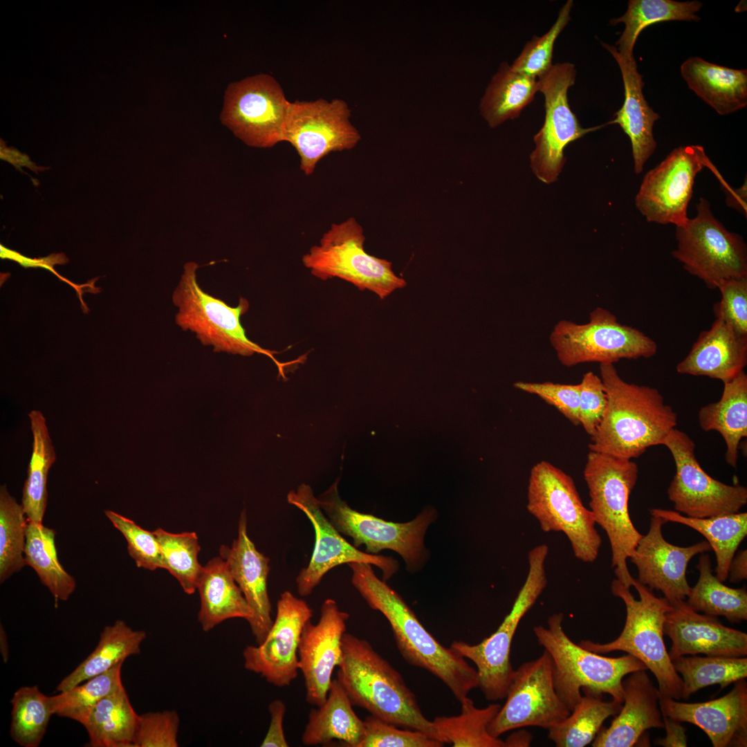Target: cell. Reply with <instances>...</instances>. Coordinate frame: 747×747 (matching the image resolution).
Wrapping results in <instances>:
<instances>
[{"mask_svg": "<svg viewBox=\"0 0 747 747\" xmlns=\"http://www.w3.org/2000/svg\"><path fill=\"white\" fill-rule=\"evenodd\" d=\"M153 533L160 545L164 569L178 581L185 593L193 594L203 569L198 560V535L195 532L172 533L161 528Z\"/></svg>", "mask_w": 747, "mask_h": 747, "instance_id": "obj_48", "label": "cell"}, {"mask_svg": "<svg viewBox=\"0 0 747 747\" xmlns=\"http://www.w3.org/2000/svg\"><path fill=\"white\" fill-rule=\"evenodd\" d=\"M365 241L362 226L354 217H349L332 223L319 244L303 255L302 264L321 280L338 277L384 299L404 288L406 282L394 273L391 262L366 252Z\"/></svg>", "mask_w": 747, "mask_h": 747, "instance_id": "obj_9", "label": "cell"}, {"mask_svg": "<svg viewBox=\"0 0 747 747\" xmlns=\"http://www.w3.org/2000/svg\"><path fill=\"white\" fill-rule=\"evenodd\" d=\"M506 698L488 726L495 737L528 726L548 730L571 712L555 691L551 658L544 649L537 658L523 663L515 670Z\"/></svg>", "mask_w": 747, "mask_h": 747, "instance_id": "obj_18", "label": "cell"}, {"mask_svg": "<svg viewBox=\"0 0 747 747\" xmlns=\"http://www.w3.org/2000/svg\"><path fill=\"white\" fill-rule=\"evenodd\" d=\"M573 1L568 0L560 8L558 17L551 28L541 37L533 36L524 46L519 56L510 65L513 71L538 79L546 74L552 64L555 42L571 19Z\"/></svg>", "mask_w": 747, "mask_h": 747, "instance_id": "obj_49", "label": "cell"}, {"mask_svg": "<svg viewBox=\"0 0 747 747\" xmlns=\"http://www.w3.org/2000/svg\"><path fill=\"white\" fill-rule=\"evenodd\" d=\"M670 606L663 625V634L672 641L668 652L670 658L698 654L747 656L746 633L723 625L717 616L695 611L685 600Z\"/></svg>", "mask_w": 747, "mask_h": 747, "instance_id": "obj_24", "label": "cell"}, {"mask_svg": "<svg viewBox=\"0 0 747 747\" xmlns=\"http://www.w3.org/2000/svg\"><path fill=\"white\" fill-rule=\"evenodd\" d=\"M614 57L619 66L624 84L625 98L621 108L614 119L606 124H617L629 138L634 159V172L640 174L649 158L656 149L653 126L660 116L648 104L643 93L644 82L638 71L634 56L620 55L615 46L601 43Z\"/></svg>", "mask_w": 747, "mask_h": 747, "instance_id": "obj_28", "label": "cell"}, {"mask_svg": "<svg viewBox=\"0 0 747 747\" xmlns=\"http://www.w3.org/2000/svg\"><path fill=\"white\" fill-rule=\"evenodd\" d=\"M349 614L337 602L326 599L317 623L308 620L302 631L298 648L299 669L306 688V701L320 706L326 699L335 667L342 656V640Z\"/></svg>", "mask_w": 747, "mask_h": 747, "instance_id": "obj_22", "label": "cell"}, {"mask_svg": "<svg viewBox=\"0 0 747 747\" xmlns=\"http://www.w3.org/2000/svg\"><path fill=\"white\" fill-rule=\"evenodd\" d=\"M28 519L22 505L0 488V582L26 566L24 558Z\"/></svg>", "mask_w": 747, "mask_h": 747, "instance_id": "obj_47", "label": "cell"}, {"mask_svg": "<svg viewBox=\"0 0 747 747\" xmlns=\"http://www.w3.org/2000/svg\"><path fill=\"white\" fill-rule=\"evenodd\" d=\"M548 547L545 544L528 554V572L509 614L497 629L481 643L471 645L453 641L450 647L472 661L479 678V688L488 701L506 698L515 670L510 661L512 641L519 622L535 605L547 584L545 569Z\"/></svg>", "mask_w": 747, "mask_h": 747, "instance_id": "obj_8", "label": "cell"}, {"mask_svg": "<svg viewBox=\"0 0 747 747\" xmlns=\"http://www.w3.org/2000/svg\"><path fill=\"white\" fill-rule=\"evenodd\" d=\"M697 569L699 576L688 596V605L697 612L723 616L731 623L746 620V587L734 589L726 586L714 575L710 556L704 553L699 557Z\"/></svg>", "mask_w": 747, "mask_h": 747, "instance_id": "obj_40", "label": "cell"}, {"mask_svg": "<svg viewBox=\"0 0 747 747\" xmlns=\"http://www.w3.org/2000/svg\"><path fill=\"white\" fill-rule=\"evenodd\" d=\"M461 704L460 714L436 717L432 721L442 742L454 747H505L504 741L488 732L490 722L501 707L500 704L478 708L468 697Z\"/></svg>", "mask_w": 747, "mask_h": 747, "instance_id": "obj_43", "label": "cell"}, {"mask_svg": "<svg viewBox=\"0 0 747 747\" xmlns=\"http://www.w3.org/2000/svg\"><path fill=\"white\" fill-rule=\"evenodd\" d=\"M580 385V425L591 436L605 413L607 396L601 378L592 371L583 375Z\"/></svg>", "mask_w": 747, "mask_h": 747, "instance_id": "obj_55", "label": "cell"}, {"mask_svg": "<svg viewBox=\"0 0 747 747\" xmlns=\"http://www.w3.org/2000/svg\"><path fill=\"white\" fill-rule=\"evenodd\" d=\"M287 501L306 515L315 532V545L311 560L308 565L301 569L295 580L299 596L311 595L326 573L343 564L363 562L376 566L382 571L384 581L397 571L398 562L395 560L362 552L348 542L324 513L310 486L302 483L296 491L292 490L288 494Z\"/></svg>", "mask_w": 747, "mask_h": 747, "instance_id": "obj_20", "label": "cell"}, {"mask_svg": "<svg viewBox=\"0 0 747 747\" xmlns=\"http://www.w3.org/2000/svg\"><path fill=\"white\" fill-rule=\"evenodd\" d=\"M575 77L574 64L564 62L553 64L537 79L538 91L544 98L545 119L534 136L535 148L530 159L533 172L545 183L557 181L566 162L564 149L569 143L606 124L591 128L580 125L570 108L567 95Z\"/></svg>", "mask_w": 747, "mask_h": 747, "instance_id": "obj_17", "label": "cell"}, {"mask_svg": "<svg viewBox=\"0 0 747 747\" xmlns=\"http://www.w3.org/2000/svg\"><path fill=\"white\" fill-rule=\"evenodd\" d=\"M730 581L739 582L747 578V551L742 550L732 558L728 571Z\"/></svg>", "mask_w": 747, "mask_h": 747, "instance_id": "obj_60", "label": "cell"}, {"mask_svg": "<svg viewBox=\"0 0 747 747\" xmlns=\"http://www.w3.org/2000/svg\"><path fill=\"white\" fill-rule=\"evenodd\" d=\"M717 289L721 299L714 305L715 318L738 335L747 337V277L726 279Z\"/></svg>", "mask_w": 747, "mask_h": 747, "instance_id": "obj_53", "label": "cell"}, {"mask_svg": "<svg viewBox=\"0 0 747 747\" xmlns=\"http://www.w3.org/2000/svg\"><path fill=\"white\" fill-rule=\"evenodd\" d=\"M674 459L676 473L667 489L676 512L694 518L739 513L747 504V488L728 485L706 473L698 462L695 443L684 432L673 429L663 442Z\"/></svg>", "mask_w": 747, "mask_h": 747, "instance_id": "obj_15", "label": "cell"}, {"mask_svg": "<svg viewBox=\"0 0 747 747\" xmlns=\"http://www.w3.org/2000/svg\"><path fill=\"white\" fill-rule=\"evenodd\" d=\"M514 387L521 391L539 396L548 405L555 407L574 425H580V383L571 385L552 382L518 381L514 384Z\"/></svg>", "mask_w": 747, "mask_h": 747, "instance_id": "obj_54", "label": "cell"}, {"mask_svg": "<svg viewBox=\"0 0 747 747\" xmlns=\"http://www.w3.org/2000/svg\"><path fill=\"white\" fill-rule=\"evenodd\" d=\"M138 714L123 688L100 700L84 727L92 747H133Z\"/></svg>", "mask_w": 747, "mask_h": 747, "instance_id": "obj_38", "label": "cell"}, {"mask_svg": "<svg viewBox=\"0 0 747 747\" xmlns=\"http://www.w3.org/2000/svg\"><path fill=\"white\" fill-rule=\"evenodd\" d=\"M583 474L590 510L609 541L616 579L630 589L634 578L627 561L643 536L629 512V496L638 479V467L630 459L589 451Z\"/></svg>", "mask_w": 747, "mask_h": 747, "instance_id": "obj_6", "label": "cell"}, {"mask_svg": "<svg viewBox=\"0 0 747 747\" xmlns=\"http://www.w3.org/2000/svg\"><path fill=\"white\" fill-rule=\"evenodd\" d=\"M0 650L4 663H7L9 657L8 641L6 633L1 624L0 628Z\"/></svg>", "mask_w": 747, "mask_h": 747, "instance_id": "obj_63", "label": "cell"}, {"mask_svg": "<svg viewBox=\"0 0 747 747\" xmlns=\"http://www.w3.org/2000/svg\"><path fill=\"white\" fill-rule=\"evenodd\" d=\"M723 188L727 194L726 202L730 206L739 210L743 213L746 212V186L743 185L740 189L735 190L728 187L723 178L719 179Z\"/></svg>", "mask_w": 747, "mask_h": 747, "instance_id": "obj_61", "label": "cell"}, {"mask_svg": "<svg viewBox=\"0 0 747 747\" xmlns=\"http://www.w3.org/2000/svg\"><path fill=\"white\" fill-rule=\"evenodd\" d=\"M147 634L133 630L125 622L116 620L106 626L100 634L95 649L71 674L58 684L56 690L67 691L90 678L124 663L129 656L140 653V646Z\"/></svg>", "mask_w": 747, "mask_h": 747, "instance_id": "obj_35", "label": "cell"}, {"mask_svg": "<svg viewBox=\"0 0 747 747\" xmlns=\"http://www.w3.org/2000/svg\"><path fill=\"white\" fill-rule=\"evenodd\" d=\"M104 513L126 539L129 554L138 567L150 571L164 569L160 545L153 532L112 510H107Z\"/></svg>", "mask_w": 747, "mask_h": 747, "instance_id": "obj_50", "label": "cell"}, {"mask_svg": "<svg viewBox=\"0 0 747 747\" xmlns=\"http://www.w3.org/2000/svg\"><path fill=\"white\" fill-rule=\"evenodd\" d=\"M313 610L306 601L285 591L277 603V614L262 643L243 650L246 670L260 675L268 683L286 687L298 674V648L303 629Z\"/></svg>", "mask_w": 747, "mask_h": 747, "instance_id": "obj_21", "label": "cell"}, {"mask_svg": "<svg viewBox=\"0 0 747 747\" xmlns=\"http://www.w3.org/2000/svg\"><path fill=\"white\" fill-rule=\"evenodd\" d=\"M549 341L558 360L568 367L586 362L614 364L623 359L649 358L658 351L653 339L620 323L614 314L601 307L590 313L585 324L560 320L553 326Z\"/></svg>", "mask_w": 747, "mask_h": 747, "instance_id": "obj_11", "label": "cell"}, {"mask_svg": "<svg viewBox=\"0 0 747 747\" xmlns=\"http://www.w3.org/2000/svg\"><path fill=\"white\" fill-rule=\"evenodd\" d=\"M219 554L252 610V616L248 622L256 644H260L273 623L267 587L270 559L259 552L250 539L245 510L239 520L237 538L230 547L222 545Z\"/></svg>", "mask_w": 747, "mask_h": 747, "instance_id": "obj_26", "label": "cell"}, {"mask_svg": "<svg viewBox=\"0 0 747 747\" xmlns=\"http://www.w3.org/2000/svg\"><path fill=\"white\" fill-rule=\"evenodd\" d=\"M662 714L679 722L692 723L703 730L714 747L747 746V683H734L724 696L700 703L679 702L661 698Z\"/></svg>", "mask_w": 747, "mask_h": 747, "instance_id": "obj_25", "label": "cell"}, {"mask_svg": "<svg viewBox=\"0 0 747 747\" xmlns=\"http://www.w3.org/2000/svg\"><path fill=\"white\" fill-rule=\"evenodd\" d=\"M564 614L550 616L547 626L533 627L538 644L551 658L555 691L570 711L580 701L581 690L608 694L623 703V678L627 674L647 670L645 664L630 654L620 657L601 656L575 643L564 632Z\"/></svg>", "mask_w": 747, "mask_h": 747, "instance_id": "obj_4", "label": "cell"}, {"mask_svg": "<svg viewBox=\"0 0 747 747\" xmlns=\"http://www.w3.org/2000/svg\"><path fill=\"white\" fill-rule=\"evenodd\" d=\"M1 159L12 164L17 170L21 171V167L26 166L35 172L46 169V167H38L33 163L26 154L19 152L15 148H7L1 145Z\"/></svg>", "mask_w": 747, "mask_h": 747, "instance_id": "obj_59", "label": "cell"}, {"mask_svg": "<svg viewBox=\"0 0 747 747\" xmlns=\"http://www.w3.org/2000/svg\"><path fill=\"white\" fill-rule=\"evenodd\" d=\"M666 735L664 738L655 740V744L665 747H685L688 739L685 730L679 722L669 717L662 714Z\"/></svg>", "mask_w": 747, "mask_h": 747, "instance_id": "obj_58", "label": "cell"}, {"mask_svg": "<svg viewBox=\"0 0 747 747\" xmlns=\"http://www.w3.org/2000/svg\"><path fill=\"white\" fill-rule=\"evenodd\" d=\"M350 117L348 104L341 99L290 102L284 142L296 150L305 175H311L330 153L351 149L358 143L361 136Z\"/></svg>", "mask_w": 747, "mask_h": 747, "instance_id": "obj_16", "label": "cell"}, {"mask_svg": "<svg viewBox=\"0 0 747 747\" xmlns=\"http://www.w3.org/2000/svg\"><path fill=\"white\" fill-rule=\"evenodd\" d=\"M196 589L201 600L198 621L204 631H210L228 619L239 618L248 622L251 619L252 610L220 556L203 566Z\"/></svg>", "mask_w": 747, "mask_h": 747, "instance_id": "obj_31", "label": "cell"}, {"mask_svg": "<svg viewBox=\"0 0 747 747\" xmlns=\"http://www.w3.org/2000/svg\"><path fill=\"white\" fill-rule=\"evenodd\" d=\"M338 667L336 679L353 706L396 726L418 730L441 741L432 721L423 714L401 674L367 640L345 632Z\"/></svg>", "mask_w": 747, "mask_h": 747, "instance_id": "obj_3", "label": "cell"}, {"mask_svg": "<svg viewBox=\"0 0 747 747\" xmlns=\"http://www.w3.org/2000/svg\"><path fill=\"white\" fill-rule=\"evenodd\" d=\"M10 733L12 739L24 747H37L53 714L50 697L37 685L19 688L11 699Z\"/></svg>", "mask_w": 747, "mask_h": 747, "instance_id": "obj_46", "label": "cell"}, {"mask_svg": "<svg viewBox=\"0 0 747 747\" xmlns=\"http://www.w3.org/2000/svg\"><path fill=\"white\" fill-rule=\"evenodd\" d=\"M351 583L368 605L390 624L403 658L439 679L461 703L479 688L477 670L451 647L441 644L421 623L400 596L375 574L371 564H348Z\"/></svg>", "mask_w": 747, "mask_h": 747, "instance_id": "obj_1", "label": "cell"}, {"mask_svg": "<svg viewBox=\"0 0 747 747\" xmlns=\"http://www.w3.org/2000/svg\"><path fill=\"white\" fill-rule=\"evenodd\" d=\"M1 257L2 259H10L18 261L24 267L29 266H42L46 268L48 270L54 272L53 266L56 264H63L68 261V259L65 255L61 254H53L47 257L42 259H31L25 257L15 251L7 249L4 246L1 245Z\"/></svg>", "mask_w": 747, "mask_h": 747, "instance_id": "obj_57", "label": "cell"}, {"mask_svg": "<svg viewBox=\"0 0 747 747\" xmlns=\"http://www.w3.org/2000/svg\"><path fill=\"white\" fill-rule=\"evenodd\" d=\"M28 416L33 440L21 505L28 521L42 523L48 502V474L56 454L43 414L34 409Z\"/></svg>", "mask_w": 747, "mask_h": 747, "instance_id": "obj_39", "label": "cell"}, {"mask_svg": "<svg viewBox=\"0 0 747 747\" xmlns=\"http://www.w3.org/2000/svg\"><path fill=\"white\" fill-rule=\"evenodd\" d=\"M639 595L636 600L616 578L611 585L612 594L620 598L626 608V619L618 638L607 643L581 640L579 645L596 654L622 651L642 661L656 677L661 698L681 699L682 679L674 670L663 640V625L670 604L658 598L647 587L634 579Z\"/></svg>", "mask_w": 747, "mask_h": 747, "instance_id": "obj_5", "label": "cell"}, {"mask_svg": "<svg viewBox=\"0 0 747 747\" xmlns=\"http://www.w3.org/2000/svg\"><path fill=\"white\" fill-rule=\"evenodd\" d=\"M645 671L622 681L624 704L609 727H601L593 747H631L647 730L664 728L660 693Z\"/></svg>", "mask_w": 747, "mask_h": 747, "instance_id": "obj_27", "label": "cell"}, {"mask_svg": "<svg viewBox=\"0 0 747 747\" xmlns=\"http://www.w3.org/2000/svg\"><path fill=\"white\" fill-rule=\"evenodd\" d=\"M55 535V530L42 523L28 521L24 558L55 601H65L75 591L76 582L59 563Z\"/></svg>", "mask_w": 747, "mask_h": 747, "instance_id": "obj_41", "label": "cell"}, {"mask_svg": "<svg viewBox=\"0 0 747 747\" xmlns=\"http://www.w3.org/2000/svg\"><path fill=\"white\" fill-rule=\"evenodd\" d=\"M702 7L699 1L629 0L623 15L611 19L612 26L625 24V29L616 43L618 53L626 57H634V48L640 33L654 24L668 21H699L696 15Z\"/></svg>", "mask_w": 747, "mask_h": 747, "instance_id": "obj_37", "label": "cell"}, {"mask_svg": "<svg viewBox=\"0 0 747 747\" xmlns=\"http://www.w3.org/2000/svg\"><path fill=\"white\" fill-rule=\"evenodd\" d=\"M194 261L186 263L175 288L172 301L178 308L175 322L183 331H190L203 344L212 346L215 352H226L241 356L262 353L275 360V352L263 349L248 339L240 322L249 308V302L240 297L238 305L232 307L223 300L205 293L199 285Z\"/></svg>", "mask_w": 747, "mask_h": 747, "instance_id": "obj_10", "label": "cell"}, {"mask_svg": "<svg viewBox=\"0 0 747 747\" xmlns=\"http://www.w3.org/2000/svg\"><path fill=\"white\" fill-rule=\"evenodd\" d=\"M666 522L652 516L647 534L642 536L629 559L638 569L636 580L652 591H662L671 604L685 600L690 594L686 570L690 560L712 549L707 541L685 547L670 544L662 533Z\"/></svg>", "mask_w": 747, "mask_h": 747, "instance_id": "obj_23", "label": "cell"}, {"mask_svg": "<svg viewBox=\"0 0 747 747\" xmlns=\"http://www.w3.org/2000/svg\"><path fill=\"white\" fill-rule=\"evenodd\" d=\"M223 99L220 120L246 145L270 148L284 142L290 101L272 75L260 73L232 82Z\"/></svg>", "mask_w": 747, "mask_h": 747, "instance_id": "obj_13", "label": "cell"}, {"mask_svg": "<svg viewBox=\"0 0 747 747\" xmlns=\"http://www.w3.org/2000/svg\"><path fill=\"white\" fill-rule=\"evenodd\" d=\"M120 663L71 689L50 697L53 714L85 723L97 703L105 697L124 688Z\"/></svg>", "mask_w": 747, "mask_h": 747, "instance_id": "obj_45", "label": "cell"}, {"mask_svg": "<svg viewBox=\"0 0 747 747\" xmlns=\"http://www.w3.org/2000/svg\"><path fill=\"white\" fill-rule=\"evenodd\" d=\"M723 383L720 399L702 407L698 420L703 431L721 435L726 445V461L736 468L740 442L747 436V375L743 371Z\"/></svg>", "mask_w": 747, "mask_h": 747, "instance_id": "obj_33", "label": "cell"}, {"mask_svg": "<svg viewBox=\"0 0 747 747\" xmlns=\"http://www.w3.org/2000/svg\"><path fill=\"white\" fill-rule=\"evenodd\" d=\"M531 740L532 735L522 730L510 735L504 741L505 747L529 746Z\"/></svg>", "mask_w": 747, "mask_h": 747, "instance_id": "obj_62", "label": "cell"}, {"mask_svg": "<svg viewBox=\"0 0 747 747\" xmlns=\"http://www.w3.org/2000/svg\"><path fill=\"white\" fill-rule=\"evenodd\" d=\"M179 716L176 710L138 715L133 747H177Z\"/></svg>", "mask_w": 747, "mask_h": 747, "instance_id": "obj_52", "label": "cell"}, {"mask_svg": "<svg viewBox=\"0 0 747 747\" xmlns=\"http://www.w3.org/2000/svg\"><path fill=\"white\" fill-rule=\"evenodd\" d=\"M697 214L676 225V248L672 256L690 275L710 289L728 279L747 277V248L714 216L709 202L700 198Z\"/></svg>", "mask_w": 747, "mask_h": 747, "instance_id": "obj_12", "label": "cell"}, {"mask_svg": "<svg viewBox=\"0 0 747 747\" xmlns=\"http://www.w3.org/2000/svg\"><path fill=\"white\" fill-rule=\"evenodd\" d=\"M705 167L717 172L702 146L675 148L645 175L635 198L637 209L649 222L683 223L696 176Z\"/></svg>", "mask_w": 747, "mask_h": 747, "instance_id": "obj_19", "label": "cell"}, {"mask_svg": "<svg viewBox=\"0 0 747 747\" xmlns=\"http://www.w3.org/2000/svg\"><path fill=\"white\" fill-rule=\"evenodd\" d=\"M682 679L681 699H687L697 691L712 685L721 690L747 677V658L718 656H681L671 658Z\"/></svg>", "mask_w": 747, "mask_h": 747, "instance_id": "obj_44", "label": "cell"}, {"mask_svg": "<svg viewBox=\"0 0 747 747\" xmlns=\"http://www.w3.org/2000/svg\"><path fill=\"white\" fill-rule=\"evenodd\" d=\"M526 508L544 532L563 533L578 560H596L602 538L569 474L546 461L537 463L530 472Z\"/></svg>", "mask_w": 747, "mask_h": 747, "instance_id": "obj_7", "label": "cell"}, {"mask_svg": "<svg viewBox=\"0 0 747 747\" xmlns=\"http://www.w3.org/2000/svg\"><path fill=\"white\" fill-rule=\"evenodd\" d=\"M584 694L560 724L548 729V737L557 747H584L591 743L604 721L620 711L622 703L602 700V694L583 690Z\"/></svg>", "mask_w": 747, "mask_h": 747, "instance_id": "obj_42", "label": "cell"}, {"mask_svg": "<svg viewBox=\"0 0 747 747\" xmlns=\"http://www.w3.org/2000/svg\"><path fill=\"white\" fill-rule=\"evenodd\" d=\"M338 480L318 498L320 508L335 529L350 537L355 547L365 546L366 553L375 555L389 549L403 558L409 570L418 566L424 557V535L434 518L433 510H424L406 523L361 513L340 499Z\"/></svg>", "mask_w": 747, "mask_h": 747, "instance_id": "obj_14", "label": "cell"}, {"mask_svg": "<svg viewBox=\"0 0 747 747\" xmlns=\"http://www.w3.org/2000/svg\"><path fill=\"white\" fill-rule=\"evenodd\" d=\"M746 365L747 337L738 335L715 318L710 328L699 334L676 369L681 374L707 376L724 382L744 371Z\"/></svg>", "mask_w": 747, "mask_h": 747, "instance_id": "obj_29", "label": "cell"}, {"mask_svg": "<svg viewBox=\"0 0 747 747\" xmlns=\"http://www.w3.org/2000/svg\"><path fill=\"white\" fill-rule=\"evenodd\" d=\"M364 721V735L358 747H441L442 741L427 735L400 728L373 715Z\"/></svg>", "mask_w": 747, "mask_h": 747, "instance_id": "obj_51", "label": "cell"}, {"mask_svg": "<svg viewBox=\"0 0 747 747\" xmlns=\"http://www.w3.org/2000/svg\"><path fill=\"white\" fill-rule=\"evenodd\" d=\"M649 513L652 516L661 517L667 522L690 527L703 535L715 553V576L721 582L728 579L731 561L747 535L746 512L706 518L690 517L675 510L661 508H652Z\"/></svg>", "mask_w": 747, "mask_h": 747, "instance_id": "obj_34", "label": "cell"}, {"mask_svg": "<svg viewBox=\"0 0 747 747\" xmlns=\"http://www.w3.org/2000/svg\"><path fill=\"white\" fill-rule=\"evenodd\" d=\"M537 91V79L517 73L507 62L502 63L480 101L481 115L490 127H496L517 118Z\"/></svg>", "mask_w": 747, "mask_h": 747, "instance_id": "obj_36", "label": "cell"}, {"mask_svg": "<svg viewBox=\"0 0 747 747\" xmlns=\"http://www.w3.org/2000/svg\"><path fill=\"white\" fill-rule=\"evenodd\" d=\"M286 710V705L282 700L275 699L270 702L268 706L270 717V724L260 746H288L283 726Z\"/></svg>", "mask_w": 747, "mask_h": 747, "instance_id": "obj_56", "label": "cell"}, {"mask_svg": "<svg viewBox=\"0 0 747 747\" xmlns=\"http://www.w3.org/2000/svg\"><path fill=\"white\" fill-rule=\"evenodd\" d=\"M688 88L721 116L747 105V70L719 66L692 57L681 66Z\"/></svg>", "mask_w": 747, "mask_h": 747, "instance_id": "obj_30", "label": "cell"}, {"mask_svg": "<svg viewBox=\"0 0 747 747\" xmlns=\"http://www.w3.org/2000/svg\"><path fill=\"white\" fill-rule=\"evenodd\" d=\"M364 730V721L354 712L338 680L333 679L324 703L311 710L301 739L308 746L338 741L345 746L358 747Z\"/></svg>", "mask_w": 747, "mask_h": 747, "instance_id": "obj_32", "label": "cell"}, {"mask_svg": "<svg viewBox=\"0 0 747 747\" xmlns=\"http://www.w3.org/2000/svg\"><path fill=\"white\" fill-rule=\"evenodd\" d=\"M607 406L591 436L589 451L631 460L663 445L677 424V414L654 387L624 380L614 364H600Z\"/></svg>", "mask_w": 747, "mask_h": 747, "instance_id": "obj_2", "label": "cell"}]
</instances>
